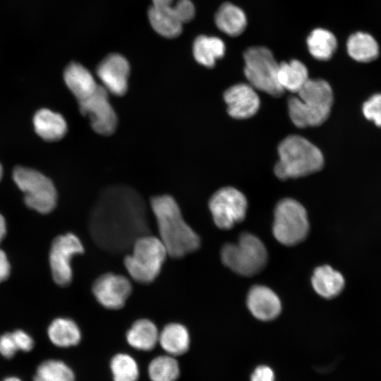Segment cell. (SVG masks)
<instances>
[{"instance_id":"obj_1","label":"cell","mask_w":381,"mask_h":381,"mask_svg":"<svg viewBox=\"0 0 381 381\" xmlns=\"http://www.w3.org/2000/svg\"><path fill=\"white\" fill-rule=\"evenodd\" d=\"M90 233L102 250L120 254L140 236L150 234L143 197L126 186H113L99 195L90 212Z\"/></svg>"},{"instance_id":"obj_2","label":"cell","mask_w":381,"mask_h":381,"mask_svg":"<svg viewBox=\"0 0 381 381\" xmlns=\"http://www.w3.org/2000/svg\"><path fill=\"white\" fill-rule=\"evenodd\" d=\"M150 207L156 219L158 238L169 255L179 258L199 248L200 237L185 222L177 202L171 196L153 197Z\"/></svg>"},{"instance_id":"obj_3","label":"cell","mask_w":381,"mask_h":381,"mask_svg":"<svg viewBox=\"0 0 381 381\" xmlns=\"http://www.w3.org/2000/svg\"><path fill=\"white\" fill-rule=\"evenodd\" d=\"M298 95L288 100L289 114L298 128L317 126L329 117L333 104V92L329 84L322 79H309Z\"/></svg>"},{"instance_id":"obj_4","label":"cell","mask_w":381,"mask_h":381,"mask_svg":"<svg viewBox=\"0 0 381 381\" xmlns=\"http://www.w3.org/2000/svg\"><path fill=\"white\" fill-rule=\"evenodd\" d=\"M274 171L280 179L304 176L320 170L324 157L318 147L303 137L291 135L278 146Z\"/></svg>"},{"instance_id":"obj_5","label":"cell","mask_w":381,"mask_h":381,"mask_svg":"<svg viewBox=\"0 0 381 381\" xmlns=\"http://www.w3.org/2000/svg\"><path fill=\"white\" fill-rule=\"evenodd\" d=\"M124 259L125 267L135 281L153 282L159 274L168 253L158 237L146 234L138 238Z\"/></svg>"},{"instance_id":"obj_6","label":"cell","mask_w":381,"mask_h":381,"mask_svg":"<svg viewBox=\"0 0 381 381\" xmlns=\"http://www.w3.org/2000/svg\"><path fill=\"white\" fill-rule=\"evenodd\" d=\"M222 261L236 273L250 277L265 266L267 253L262 242L254 235L243 233L238 243H226L221 250Z\"/></svg>"},{"instance_id":"obj_7","label":"cell","mask_w":381,"mask_h":381,"mask_svg":"<svg viewBox=\"0 0 381 381\" xmlns=\"http://www.w3.org/2000/svg\"><path fill=\"white\" fill-rule=\"evenodd\" d=\"M243 59L244 74L253 87L274 97L284 92L277 78L279 64L270 49L264 47H250L244 52Z\"/></svg>"},{"instance_id":"obj_8","label":"cell","mask_w":381,"mask_h":381,"mask_svg":"<svg viewBox=\"0 0 381 381\" xmlns=\"http://www.w3.org/2000/svg\"><path fill=\"white\" fill-rule=\"evenodd\" d=\"M309 231L306 209L291 198L280 200L274 212L272 233L274 238L285 246H294L303 241Z\"/></svg>"},{"instance_id":"obj_9","label":"cell","mask_w":381,"mask_h":381,"mask_svg":"<svg viewBox=\"0 0 381 381\" xmlns=\"http://www.w3.org/2000/svg\"><path fill=\"white\" fill-rule=\"evenodd\" d=\"M17 186L25 193V204L38 212H52L57 201V193L52 181L40 172L17 167L13 172Z\"/></svg>"},{"instance_id":"obj_10","label":"cell","mask_w":381,"mask_h":381,"mask_svg":"<svg viewBox=\"0 0 381 381\" xmlns=\"http://www.w3.org/2000/svg\"><path fill=\"white\" fill-rule=\"evenodd\" d=\"M194 5L190 0H152L148 10V18L152 28L167 38L179 36L183 25L190 21L195 16Z\"/></svg>"},{"instance_id":"obj_11","label":"cell","mask_w":381,"mask_h":381,"mask_svg":"<svg viewBox=\"0 0 381 381\" xmlns=\"http://www.w3.org/2000/svg\"><path fill=\"white\" fill-rule=\"evenodd\" d=\"M248 207L245 195L233 187H224L209 201L213 221L221 229H229L243 220Z\"/></svg>"},{"instance_id":"obj_12","label":"cell","mask_w":381,"mask_h":381,"mask_svg":"<svg viewBox=\"0 0 381 381\" xmlns=\"http://www.w3.org/2000/svg\"><path fill=\"white\" fill-rule=\"evenodd\" d=\"M84 252L80 240L75 234L67 233L56 236L49 252V265L54 281L59 286H67L72 280L71 260Z\"/></svg>"},{"instance_id":"obj_13","label":"cell","mask_w":381,"mask_h":381,"mask_svg":"<svg viewBox=\"0 0 381 381\" xmlns=\"http://www.w3.org/2000/svg\"><path fill=\"white\" fill-rule=\"evenodd\" d=\"M82 114L86 116L92 128L98 134L109 135L117 126V116L110 104L108 91L99 84L88 97L78 102Z\"/></svg>"},{"instance_id":"obj_14","label":"cell","mask_w":381,"mask_h":381,"mask_svg":"<svg viewBox=\"0 0 381 381\" xmlns=\"http://www.w3.org/2000/svg\"><path fill=\"white\" fill-rule=\"evenodd\" d=\"M97 301L104 308H123L131 294L132 285L128 278L114 273H105L95 279L92 287Z\"/></svg>"},{"instance_id":"obj_15","label":"cell","mask_w":381,"mask_h":381,"mask_svg":"<svg viewBox=\"0 0 381 381\" xmlns=\"http://www.w3.org/2000/svg\"><path fill=\"white\" fill-rule=\"evenodd\" d=\"M96 72L101 85L108 92L116 96L126 92L130 66L124 56L119 54L107 56L98 65Z\"/></svg>"},{"instance_id":"obj_16","label":"cell","mask_w":381,"mask_h":381,"mask_svg":"<svg viewBox=\"0 0 381 381\" xmlns=\"http://www.w3.org/2000/svg\"><path fill=\"white\" fill-rule=\"evenodd\" d=\"M224 99L229 114L239 119L253 116L260 104L255 88L246 83L236 84L228 88L224 94Z\"/></svg>"},{"instance_id":"obj_17","label":"cell","mask_w":381,"mask_h":381,"mask_svg":"<svg viewBox=\"0 0 381 381\" xmlns=\"http://www.w3.org/2000/svg\"><path fill=\"white\" fill-rule=\"evenodd\" d=\"M247 306L254 317L262 321L276 318L282 310L277 295L270 288L256 285L248 294Z\"/></svg>"},{"instance_id":"obj_18","label":"cell","mask_w":381,"mask_h":381,"mask_svg":"<svg viewBox=\"0 0 381 381\" xmlns=\"http://www.w3.org/2000/svg\"><path fill=\"white\" fill-rule=\"evenodd\" d=\"M64 80L78 102L90 96L99 85L85 67L75 62L71 63L66 68Z\"/></svg>"},{"instance_id":"obj_19","label":"cell","mask_w":381,"mask_h":381,"mask_svg":"<svg viewBox=\"0 0 381 381\" xmlns=\"http://www.w3.org/2000/svg\"><path fill=\"white\" fill-rule=\"evenodd\" d=\"M33 123L37 135L47 141L59 140L67 131L64 118L60 114L47 109H42L36 112Z\"/></svg>"},{"instance_id":"obj_20","label":"cell","mask_w":381,"mask_h":381,"mask_svg":"<svg viewBox=\"0 0 381 381\" xmlns=\"http://www.w3.org/2000/svg\"><path fill=\"white\" fill-rule=\"evenodd\" d=\"M311 282L317 294L325 298L339 295L345 284L343 275L329 265L318 267L313 272Z\"/></svg>"},{"instance_id":"obj_21","label":"cell","mask_w":381,"mask_h":381,"mask_svg":"<svg viewBox=\"0 0 381 381\" xmlns=\"http://www.w3.org/2000/svg\"><path fill=\"white\" fill-rule=\"evenodd\" d=\"M346 49L350 57L361 63H369L375 60L380 53L376 40L370 34L362 31L349 36Z\"/></svg>"},{"instance_id":"obj_22","label":"cell","mask_w":381,"mask_h":381,"mask_svg":"<svg viewBox=\"0 0 381 381\" xmlns=\"http://www.w3.org/2000/svg\"><path fill=\"white\" fill-rule=\"evenodd\" d=\"M215 23L222 32L234 37L244 31L247 19L242 9L226 2L221 5L217 10L215 14Z\"/></svg>"},{"instance_id":"obj_23","label":"cell","mask_w":381,"mask_h":381,"mask_svg":"<svg viewBox=\"0 0 381 381\" xmlns=\"http://www.w3.org/2000/svg\"><path fill=\"white\" fill-rule=\"evenodd\" d=\"M277 78L284 91L294 93H298L309 80L306 66L296 59L279 64Z\"/></svg>"},{"instance_id":"obj_24","label":"cell","mask_w":381,"mask_h":381,"mask_svg":"<svg viewBox=\"0 0 381 381\" xmlns=\"http://www.w3.org/2000/svg\"><path fill=\"white\" fill-rule=\"evenodd\" d=\"M159 332L155 323L147 319L136 320L126 334L128 343L135 349L150 351L159 341Z\"/></svg>"},{"instance_id":"obj_25","label":"cell","mask_w":381,"mask_h":381,"mask_svg":"<svg viewBox=\"0 0 381 381\" xmlns=\"http://www.w3.org/2000/svg\"><path fill=\"white\" fill-rule=\"evenodd\" d=\"M162 349L171 356L185 353L189 347L190 337L187 329L179 323L167 325L159 334Z\"/></svg>"},{"instance_id":"obj_26","label":"cell","mask_w":381,"mask_h":381,"mask_svg":"<svg viewBox=\"0 0 381 381\" xmlns=\"http://www.w3.org/2000/svg\"><path fill=\"white\" fill-rule=\"evenodd\" d=\"M193 53L198 63L211 68L224 55L225 44L219 37L200 35L193 42Z\"/></svg>"},{"instance_id":"obj_27","label":"cell","mask_w":381,"mask_h":381,"mask_svg":"<svg viewBox=\"0 0 381 381\" xmlns=\"http://www.w3.org/2000/svg\"><path fill=\"white\" fill-rule=\"evenodd\" d=\"M50 341L59 347H68L78 344L80 340V331L76 323L68 318H59L48 327Z\"/></svg>"},{"instance_id":"obj_28","label":"cell","mask_w":381,"mask_h":381,"mask_svg":"<svg viewBox=\"0 0 381 381\" xmlns=\"http://www.w3.org/2000/svg\"><path fill=\"white\" fill-rule=\"evenodd\" d=\"M307 45L314 58L326 61L333 56L337 49V41L334 34L329 30L317 28L309 35Z\"/></svg>"},{"instance_id":"obj_29","label":"cell","mask_w":381,"mask_h":381,"mask_svg":"<svg viewBox=\"0 0 381 381\" xmlns=\"http://www.w3.org/2000/svg\"><path fill=\"white\" fill-rule=\"evenodd\" d=\"M148 373L152 381H175L179 375V366L174 357L160 356L150 362Z\"/></svg>"},{"instance_id":"obj_30","label":"cell","mask_w":381,"mask_h":381,"mask_svg":"<svg viewBox=\"0 0 381 381\" xmlns=\"http://www.w3.org/2000/svg\"><path fill=\"white\" fill-rule=\"evenodd\" d=\"M72 370L60 361L49 360L37 369L34 381H74Z\"/></svg>"},{"instance_id":"obj_31","label":"cell","mask_w":381,"mask_h":381,"mask_svg":"<svg viewBox=\"0 0 381 381\" xmlns=\"http://www.w3.org/2000/svg\"><path fill=\"white\" fill-rule=\"evenodd\" d=\"M114 381H137L139 370L135 361L129 355L119 353L110 363Z\"/></svg>"},{"instance_id":"obj_32","label":"cell","mask_w":381,"mask_h":381,"mask_svg":"<svg viewBox=\"0 0 381 381\" xmlns=\"http://www.w3.org/2000/svg\"><path fill=\"white\" fill-rule=\"evenodd\" d=\"M364 116L381 127V94H375L366 100L362 107Z\"/></svg>"},{"instance_id":"obj_33","label":"cell","mask_w":381,"mask_h":381,"mask_svg":"<svg viewBox=\"0 0 381 381\" xmlns=\"http://www.w3.org/2000/svg\"><path fill=\"white\" fill-rule=\"evenodd\" d=\"M19 351L12 333L0 336V353L7 358H12Z\"/></svg>"},{"instance_id":"obj_34","label":"cell","mask_w":381,"mask_h":381,"mask_svg":"<svg viewBox=\"0 0 381 381\" xmlns=\"http://www.w3.org/2000/svg\"><path fill=\"white\" fill-rule=\"evenodd\" d=\"M18 350L28 351H30L34 345V341L32 337L23 330H16L11 332Z\"/></svg>"},{"instance_id":"obj_35","label":"cell","mask_w":381,"mask_h":381,"mask_svg":"<svg viewBox=\"0 0 381 381\" xmlns=\"http://www.w3.org/2000/svg\"><path fill=\"white\" fill-rule=\"evenodd\" d=\"M250 381H274V372L268 366L260 365L253 371Z\"/></svg>"},{"instance_id":"obj_36","label":"cell","mask_w":381,"mask_h":381,"mask_svg":"<svg viewBox=\"0 0 381 381\" xmlns=\"http://www.w3.org/2000/svg\"><path fill=\"white\" fill-rule=\"evenodd\" d=\"M11 266L4 250L0 249V283L5 281L10 275Z\"/></svg>"},{"instance_id":"obj_37","label":"cell","mask_w":381,"mask_h":381,"mask_svg":"<svg viewBox=\"0 0 381 381\" xmlns=\"http://www.w3.org/2000/svg\"><path fill=\"white\" fill-rule=\"evenodd\" d=\"M6 234V224L5 219L0 214V243L4 239Z\"/></svg>"},{"instance_id":"obj_38","label":"cell","mask_w":381,"mask_h":381,"mask_svg":"<svg viewBox=\"0 0 381 381\" xmlns=\"http://www.w3.org/2000/svg\"><path fill=\"white\" fill-rule=\"evenodd\" d=\"M4 381H21V380L17 377H8Z\"/></svg>"},{"instance_id":"obj_39","label":"cell","mask_w":381,"mask_h":381,"mask_svg":"<svg viewBox=\"0 0 381 381\" xmlns=\"http://www.w3.org/2000/svg\"><path fill=\"white\" fill-rule=\"evenodd\" d=\"M2 174H3V169H2V167L0 164V181L1 179V177H2Z\"/></svg>"}]
</instances>
